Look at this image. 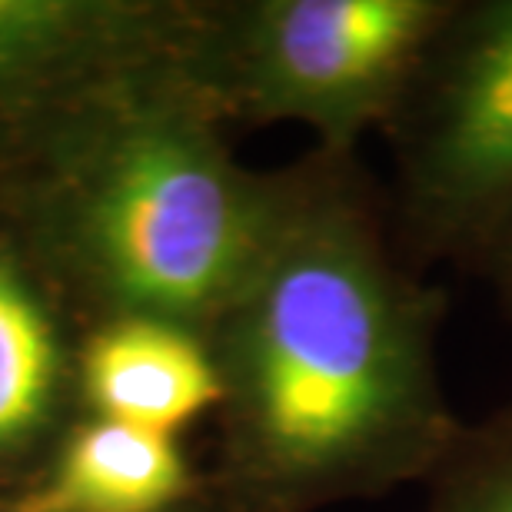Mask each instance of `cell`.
Segmentation results:
<instances>
[{
	"label": "cell",
	"mask_w": 512,
	"mask_h": 512,
	"mask_svg": "<svg viewBox=\"0 0 512 512\" xmlns=\"http://www.w3.org/2000/svg\"><path fill=\"white\" fill-rule=\"evenodd\" d=\"M207 340L223 376L230 489L250 512L383 493L449 443L426 306L340 197L306 190Z\"/></svg>",
	"instance_id": "1"
},
{
	"label": "cell",
	"mask_w": 512,
	"mask_h": 512,
	"mask_svg": "<svg viewBox=\"0 0 512 512\" xmlns=\"http://www.w3.org/2000/svg\"><path fill=\"white\" fill-rule=\"evenodd\" d=\"M190 54L70 110L0 170V223L84 330L153 316L210 336L310 190L230 157Z\"/></svg>",
	"instance_id": "2"
},
{
	"label": "cell",
	"mask_w": 512,
	"mask_h": 512,
	"mask_svg": "<svg viewBox=\"0 0 512 512\" xmlns=\"http://www.w3.org/2000/svg\"><path fill=\"white\" fill-rule=\"evenodd\" d=\"M446 7L429 0H256L200 14L190 74L213 107L296 120L333 147L380 120Z\"/></svg>",
	"instance_id": "3"
},
{
	"label": "cell",
	"mask_w": 512,
	"mask_h": 512,
	"mask_svg": "<svg viewBox=\"0 0 512 512\" xmlns=\"http://www.w3.org/2000/svg\"><path fill=\"white\" fill-rule=\"evenodd\" d=\"M200 7L0 0V170L70 110L193 50Z\"/></svg>",
	"instance_id": "4"
},
{
	"label": "cell",
	"mask_w": 512,
	"mask_h": 512,
	"mask_svg": "<svg viewBox=\"0 0 512 512\" xmlns=\"http://www.w3.org/2000/svg\"><path fill=\"white\" fill-rule=\"evenodd\" d=\"M84 326L0 223V499L50 463L80 416Z\"/></svg>",
	"instance_id": "5"
},
{
	"label": "cell",
	"mask_w": 512,
	"mask_h": 512,
	"mask_svg": "<svg viewBox=\"0 0 512 512\" xmlns=\"http://www.w3.org/2000/svg\"><path fill=\"white\" fill-rule=\"evenodd\" d=\"M416 187L453 223L512 197V4L483 10L449 57L419 137Z\"/></svg>",
	"instance_id": "6"
},
{
	"label": "cell",
	"mask_w": 512,
	"mask_h": 512,
	"mask_svg": "<svg viewBox=\"0 0 512 512\" xmlns=\"http://www.w3.org/2000/svg\"><path fill=\"white\" fill-rule=\"evenodd\" d=\"M80 413L173 436L223 406V376L203 333L153 316L87 326L77 356Z\"/></svg>",
	"instance_id": "7"
},
{
	"label": "cell",
	"mask_w": 512,
	"mask_h": 512,
	"mask_svg": "<svg viewBox=\"0 0 512 512\" xmlns=\"http://www.w3.org/2000/svg\"><path fill=\"white\" fill-rule=\"evenodd\" d=\"M193 496L197 476L173 436L80 416L7 503L17 512H187Z\"/></svg>",
	"instance_id": "8"
},
{
	"label": "cell",
	"mask_w": 512,
	"mask_h": 512,
	"mask_svg": "<svg viewBox=\"0 0 512 512\" xmlns=\"http://www.w3.org/2000/svg\"><path fill=\"white\" fill-rule=\"evenodd\" d=\"M439 512H512V453L493 459L463 486H456Z\"/></svg>",
	"instance_id": "9"
},
{
	"label": "cell",
	"mask_w": 512,
	"mask_h": 512,
	"mask_svg": "<svg viewBox=\"0 0 512 512\" xmlns=\"http://www.w3.org/2000/svg\"><path fill=\"white\" fill-rule=\"evenodd\" d=\"M0 512H17V509H14V506H10V503H7V499H0ZM187 512H197V509H193V506H190Z\"/></svg>",
	"instance_id": "10"
}]
</instances>
